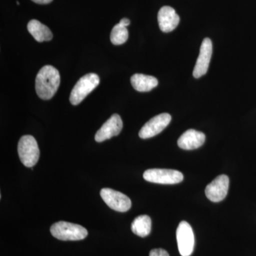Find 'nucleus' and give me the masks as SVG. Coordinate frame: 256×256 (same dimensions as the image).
<instances>
[{"label": "nucleus", "mask_w": 256, "mask_h": 256, "mask_svg": "<svg viewBox=\"0 0 256 256\" xmlns=\"http://www.w3.org/2000/svg\"><path fill=\"white\" fill-rule=\"evenodd\" d=\"M131 229L133 233L138 236H148L152 230V220L150 217L148 215H141L134 218L133 220Z\"/></svg>", "instance_id": "obj_16"}, {"label": "nucleus", "mask_w": 256, "mask_h": 256, "mask_svg": "<svg viewBox=\"0 0 256 256\" xmlns=\"http://www.w3.org/2000/svg\"><path fill=\"white\" fill-rule=\"evenodd\" d=\"M158 20L160 30L164 33L174 30L180 21V16L175 10L169 6H162L160 10Z\"/></svg>", "instance_id": "obj_12"}, {"label": "nucleus", "mask_w": 256, "mask_h": 256, "mask_svg": "<svg viewBox=\"0 0 256 256\" xmlns=\"http://www.w3.org/2000/svg\"><path fill=\"white\" fill-rule=\"evenodd\" d=\"M120 24L122 25V26H126L127 28L128 26H129L130 24V21L127 18H124L120 21Z\"/></svg>", "instance_id": "obj_19"}, {"label": "nucleus", "mask_w": 256, "mask_h": 256, "mask_svg": "<svg viewBox=\"0 0 256 256\" xmlns=\"http://www.w3.org/2000/svg\"><path fill=\"white\" fill-rule=\"evenodd\" d=\"M206 140L204 133L190 129L184 132L178 141V146L186 150L197 149L203 146Z\"/></svg>", "instance_id": "obj_13"}, {"label": "nucleus", "mask_w": 256, "mask_h": 256, "mask_svg": "<svg viewBox=\"0 0 256 256\" xmlns=\"http://www.w3.org/2000/svg\"><path fill=\"white\" fill-rule=\"evenodd\" d=\"M213 46L210 38H205L202 42L200 55L196 60V65L193 70V76L195 78H201L208 72L210 58H212Z\"/></svg>", "instance_id": "obj_10"}, {"label": "nucleus", "mask_w": 256, "mask_h": 256, "mask_svg": "<svg viewBox=\"0 0 256 256\" xmlns=\"http://www.w3.org/2000/svg\"><path fill=\"white\" fill-rule=\"evenodd\" d=\"M28 30L37 42H48L53 38V34L50 28L38 20H31L28 23Z\"/></svg>", "instance_id": "obj_15"}, {"label": "nucleus", "mask_w": 256, "mask_h": 256, "mask_svg": "<svg viewBox=\"0 0 256 256\" xmlns=\"http://www.w3.org/2000/svg\"><path fill=\"white\" fill-rule=\"evenodd\" d=\"M50 234L60 240H80L86 238L88 230L78 224L58 222L52 226Z\"/></svg>", "instance_id": "obj_2"}, {"label": "nucleus", "mask_w": 256, "mask_h": 256, "mask_svg": "<svg viewBox=\"0 0 256 256\" xmlns=\"http://www.w3.org/2000/svg\"><path fill=\"white\" fill-rule=\"evenodd\" d=\"M34 2L40 4H46L52 2L53 0H32Z\"/></svg>", "instance_id": "obj_20"}, {"label": "nucleus", "mask_w": 256, "mask_h": 256, "mask_svg": "<svg viewBox=\"0 0 256 256\" xmlns=\"http://www.w3.org/2000/svg\"><path fill=\"white\" fill-rule=\"evenodd\" d=\"M18 154L22 164L33 168L38 162L40 152L36 139L32 136H24L18 143Z\"/></svg>", "instance_id": "obj_3"}, {"label": "nucleus", "mask_w": 256, "mask_h": 256, "mask_svg": "<svg viewBox=\"0 0 256 256\" xmlns=\"http://www.w3.org/2000/svg\"><path fill=\"white\" fill-rule=\"evenodd\" d=\"M143 178L149 182L161 184H175L183 181L182 173L178 170L150 169L146 170Z\"/></svg>", "instance_id": "obj_5"}, {"label": "nucleus", "mask_w": 256, "mask_h": 256, "mask_svg": "<svg viewBox=\"0 0 256 256\" xmlns=\"http://www.w3.org/2000/svg\"><path fill=\"white\" fill-rule=\"evenodd\" d=\"M100 84V78L96 74H88L82 77L74 87L70 96L72 105L77 106L85 99Z\"/></svg>", "instance_id": "obj_4"}, {"label": "nucleus", "mask_w": 256, "mask_h": 256, "mask_svg": "<svg viewBox=\"0 0 256 256\" xmlns=\"http://www.w3.org/2000/svg\"><path fill=\"white\" fill-rule=\"evenodd\" d=\"M122 127L124 124L120 116L118 114H112L96 132V142H102L114 136H118L122 130Z\"/></svg>", "instance_id": "obj_11"}, {"label": "nucleus", "mask_w": 256, "mask_h": 256, "mask_svg": "<svg viewBox=\"0 0 256 256\" xmlns=\"http://www.w3.org/2000/svg\"><path fill=\"white\" fill-rule=\"evenodd\" d=\"M229 178L225 174L217 176L210 184L207 185L205 194L210 201L220 202L223 201L228 194Z\"/></svg>", "instance_id": "obj_9"}, {"label": "nucleus", "mask_w": 256, "mask_h": 256, "mask_svg": "<svg viewBox=\"0 0 256 256\" xmlns=\"http://www.w3.org/2000/svg\"><path fill=\"white\" fill-rule=\"evenodd\" d=\"M172 117L168 114H161L152 118L144 124L139 132L140 138L148 139L160 134L168 127L171 122Z\"/></svg>", "instance_id": "obj_8"}, {"label": "nucleus", "mask_w": 256, "mask_h": 256, "mask_svg": "<svg viewBox=\"0 0 256 256\" xmlns=\"http://www.w3.org/2000/svg\"><path fill=\"white\" fill-rule=\"evenodd\" d=\"M60 74L52 66L42 67L36 78V92L40 98L50 100L55 95L60 85Z\"/></svg>", "instance_id": "obj_1"}, {"label": "nucleus", "mask_w": 256, "mask_h": 256, "mask_svg": "<svg viewBox=\"0 0 256 256\" xmlns=\"http://www.w3.org/2000/svg\"><path fill=\"white\" fill-rule=\"evenodd\" d=\"M100 196L108 206L117 212H128L132 206V202L129 197L112 188H102L100 191Z\"/></svg>", "instance_id": "obj_7"}, {"label": "nucleus", "mask_w": 256, "mask_h": 256, "mask_svg": "<svg viewBox=\"0 0 256 256\" xmlns=\"http://www.w3.org/2000/svg\"><path fill=\"white\" fill-rule=\"evenodd\" d=\"M131 84L132 87L139 92H149L158 86V80L156 77L136 74L131 77Z\"/></svg>", "instance_id": "obj_14"}, {"label": "nucleus", "mask_w": 256, "mask_h": 256, "mask_svg": "<svg viewBox=\"0 0 256 256\" xmlns=\"http://www.w3.org/2000/svg\"><path fill=\"white\" fill-rule=\"evenodd\" d=\"M176 242L182 256H190L194 248V235L191 226L186 222H182L176 229Z\"/></svg>", "instance_id": "obj_6"}, {"label": "nucleus", "mask_w": 256, "mask_h": 256, "mask_svg": "<svg viewBox=\"0 0 256 256\" xmlns=\"http://www.w3.org/2000/svg\"><path fill=\"white\" fill-rule=\"evenodd\" d=\"M150 256H170V255L164 249L156 248L151 250Z\"/></svg>", "instance_id": "obj_18"}, {"label": "nucleus", "mask_w": 256, "mask_h": 256, "mask_svg": "<svg viewBox=\"0 0 256 256\" xmlns=\"http://www.w3.org/2000/svg\"><path fill=\"white\" fill-rule=\"evenodd\" d=\"M129 33L126 26L118 24L112 28L110 34V41L114 45H121L128 40Z\"/></svg>", "instance_id": "obj_17"}, {"label": "nucleus", "mask_w": 256, "mask_h": 256, "mask_svg": "<svg viewBox=\"0 0 256 256\" xmlns=\"http://www.w3.org/2000/svg\"><path fill=\"white\" fill-rule=\"evenodd\" d=\"M16 4H18H18H20V2H16Z\"/></svg>", "instance_id": "obj_21"}]
</instances>
